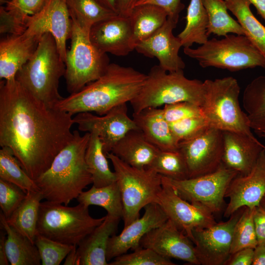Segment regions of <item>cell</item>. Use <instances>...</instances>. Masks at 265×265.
Listing matches in <instances>:
<instances>
[{
	"label": "cell",
	"mask_w": 265,
	"mask_h": 265,
	"mask_svg": "<svg viewBox=\"0 0 265 265\" xmlns=\"http://www.w3.org/2000/svg\"><path fill=\"white\" fill-rule=\"evenodd\" d=\"M73 114L37 99L16 79L0 82V146L35 181L71 140Z\"/></svg>",
	"instance_id": "6da1fadb"
},
{
	"label": "cell",
	"mask_w": 265,
	"mask_h": 265,
	"mask_svg": "<svg viewBox=\"0 0 265 265\" xmlns=\"http://www.w3.org/2000/svg\"><path fill=\"white\" fill-rule=\"evenodd\" d=\"M147 75L131 67L110 63L104 75L77 92L53 104L72 114L94 112L102 116L116 106L130 102L139 93Z\"/></svg>",
	"instance_id": "7a4b0ae2"
},
{
	"label": "cell",
	"mask_w": 265,
	"mask_h": 265,
	"mask_svg": "<svg viewBox=\"0 0 265 265\" xmlns=\"http://www.w3.org/2000/svg\"><path fill=\"white\" fill-rule=\"evenodd\" d=\"M73 134L49 168L35 181L46 200L68 205L93 183L85 160L90 133L81 135L74 131Z\"/></svg>",
	"instance_id": "3957f363"
},
{
	"label": "cell",
	"mask_w": 265,
	"mask_h": 265,
	"mask_svg": "<svg viewBox=\"0 0 265 265\" xmlns=\"http://www.w3.org/2000/svg\"><path fill=\"white\" fill-rule=\"evenodd\" d=\"M65 68L53 37L45 33L33 54L17 72L15 79L37 99L53 106L63 98L58 85Z\"/></svg>",
	"instance_id": "277c9868"
},
{
	"label": "cell",
	"mask_w": 265,
	"mask_h": 265,
	"mask_svg": "<svg viewBox=\"0 0 265 265\" xmlns=\"http://www.w3.org/2000/svg\"><path fill=\"white\" fill-rule=\"evenodd\" d=\"M204 93L203 81L187 78L183 70L168 72L156 65L151 68L140 92L130 103L133 112L182 102L201 106Z\"/></svg>",
	"instance_id": "5b68a950"
},
{
	"label": "cell",
	"mask_w": 265,
	"mask_h": 265,
	"mask_svg": "<svg viewBox=\"0 0 265 265\" xmlns=\"http://www.w3.org/2000/svg\"><path fill=\"white\" fill-rule=\"evenodd\" d=\"M203 84L204 97L200 107L210 127L254 137L247 115L240 106V88L237 80L227 77L206 80Z\"/></svg>",
	"instance_id": "8992f818"
},
{
	"label": "cell",
	"mask_w": 265,
	"mask_h": 265,
	"mask_svg": "<svg viewBox=\"0 0 265 265\" xmlns=\"http://www.w3.org/2000/svg\"><path fill=\"white\" fill-rule=\"evenodd\" d=\"M89 213V207H74L46 200L40 206L37 233L59 242L77 246L105 219Z\"/></svg>",
	"instance_id": "52a82bcc"
},
{
	"label": "cell",
	"mask_w": 265,
	"mask_h": 265,
	"mask_svg": "<svg viewBox=\"0 0 265 265\" xmlns=\"http://www.w3.org/2000/svg\"><path fill=\"white\" fill-rule=\"evenodd\" d=\"M184 53L202 68L213 67L230 71L256 67L265 69V55L243 35L213 38L195 49L184 48Z\"/></svg>",
	"instance_id": "ba28073f"
},
{
	"label": "cell",
	"mask_w": 265,
	"mask_h": 265,
	"mask_svg": "<svg viewBox=\"0 0 265 265\" xmlns=\"http://www.w3.org/2000/svg\"><path fill=\"white\" fill-rule=\"evenodd\" d=\"M106 156L112 164L121 191L124 210L122 218L126 227L139 217L142 209L156 203L162 188V177L150 168L132 166L111 152Z\"/></svg>",
	"instance_id": "9c48e42d"
},
{
	"label": "cell",
	"mask_w": 265,
	"mask_h": 265,
	"mask_svg": "<svg viewBox=\"0 0 265 265\" xmlns=\"http://www.w3.org/2000/svg\"><path fill=\"white\" fill-rule=\"evenodd\" d=\"M71 18V47L67 51L64 77L67 90L72 94L101 77L110 63L107 53L100 52L91 42L90 31Z\"/></svg>",
	"instance_id": "30bf717a"
},
{
	"label": "cell",
	"mask_w": 265,
	"mask_h": 265,
	"mask_svg": "<svg viewBox=\"0 0 265 265\" xmlns=\"http://www.w3.org/2000/svg\"><path fill=\"white\" fill-rule=\"evenodd\" d=\"M238 174L222 163L215 171L203 176L182 180L162 176L161 179L183 199L214 214L222 211L226 190Z\"/></svg>",
	"instance_id": "8fae6325"
},
{
	"label": "cell",
	"mask_w": 265,
	"mask_h": 265,
	"mask_svg": "<svg viewBox=\"0 0 265 265\" xmlns=\"http://www.w3.org/2000/svg\"><path fill=\"white\" fill-rule=\"evenodd\" d=\"M179 150L185 159L188 178L212 173L222 164L223 132L209 127L195 137L180 142Z\"/></svg>",
	"instance_id": "7c38bea8"
},
{
	"label": "cell",
	"mask_w": 265,
	"mask_h": 265,
	"mask_svg": "<svg viewBox=\"0 0 265 265\" xmlns=\"http://www.w3.org/2000/svg\"><path fill=\"white\" fill-rule=\"evenodd\" d=\"M244 208L238 209L226 221L193 231L191 240L200 265H224L230 255L235 226Z\"/></svg>",
	"instance_id": "4fadbf2b"
},
{
	"label": "cell",
	"mask_w": 265,
	"mask_h": 265,
	"mask_svg": "<svg viewBox=\"0 0 265 265\" xmlns=\"http://www.w3.org/2000/svg\"><path fill=\"white\" fill-rule=\"evenodd\" d=\"M73 121L78 124L80 131L98 134L106 155L111 152L129 131L138 129L132 118L128 115L127 103L118 105L100 116L92 112L79 113L73 118Z\"/></svg>",
	"instance_id": "5bb4252c"
},
{
	"label": "cell",
	"mask_w": 265,
	"mask_h": 265,
	"mask_svg": "<svg viewBox=\"0 0 265 265\" xmlns=\"http://www.w3.org/2000/svg\"><path fill=\"white\" fill-rule=\"evenodd\" d=\"M71 31L72 20L66 0H47L41 9L28 19L24 32L39 38L45 33L52 34L65 62L66 41L70 38Z\"/></svg>",
	"instance_id": "9a60e30c"
},
{
	"label": "cell",
	"mask_w": 265,
	"mask_h": 265,
	"mask_svg": "<svg viewBox=\"0 0 265 265\" xmlns=\"http://www.w3.org/2000/svg\"><path fill=\"white\" fill-rule=\"evenodd\" d=\"M156 203L162 209L169 219L191 240L192 232L209 228L217 222L213 214L181 197L168 184L162 182Z\"/></svg>",
	"instance_id": "2e32d148"
},
{
	"label": "cell",
	"mask_w": 265,
	"mask_h": 265,
	"mask_svg": "<svg viewBox=\"0 0 265 265\" xmlns=\"http://www.w3.org/2000/svg\"><path fill=\"white\" fill-rule=\"evenodd\" d=\"M265 194V149L261 152L251 172L238 174L231 182L225 193L229 199L224 216L229 218L241 208L251 209L260 206Z\"/></svg>",
	"instance_id": "e0dca14e"
},
{
	"label": "cell",
	"mask_w": 265,
	"mask_h": 265,
	"mask_svg": "<svg viewBox=\"0 0 265 265\" xmlns=\"http://www.w3.org/2000/svg\"><path fill=\"white\" fill-rule=\"evenodd\" d=\"M141 247L150 248L171 259L200 265L192 240L171 220L148 232L141 239Z\"/></svg>",
	"instance_id": "ac0fdd59"
},
{
	"label": "cell",
	"mask_w": 265,
	"mask_h": 265,
	"mask_svg": "<svg viewBox=\"0 0 265 265\" xmlns=\"http://www.w3.org/2000/svg\"><path fill=\"white\" fill-rule=\"evenodd\" d=\"M143 215L124 228L118 235L109 239L107 250V262L127 253L130 249L134 250L140 246L141 238L150 231L164 223L168 218L160 206L152 203L144 208Z\"/></svg>",
	"instance_id": "d6986e66"
},
{
	"label": "cell",
	"mask_w": 265,
	"mask_h": 265,
	"mask_svg": "<svg viewBox=\"0 0 265 265\" xmlns=\"http://www.w3.org/2000/svg\"><path fill=\"white\" fill-rule=\"evenodd\" d=\"M177 23L167 18L153 34L138 43L134 50L146 57L157 58L159 65L168 72L183 70L186 64L179 55L182 46L179 38L173 33Z\"/></svg>",
	"instance_id": "ffe728a7"
},
{
	"label": "cell",
	"mask_w": 265,
	"mask_h": 265,
	"mask_svg": "<svg viewBox=\"0 0 265 265\" xmlns=\"http://www.w3.org/2000/svg\"><path fill=\"white\" fill-rule=\"evenodd\" d=\"M89 37L102 53L124 56L134 50L129 17L117 14L94 25Z\"/></svg>",
	"instance_id": "44dd1931"
},
{
	"label": "cell",
	"mask_w": 265,
	"mask_h": 265,
	"mask_svg": "<svg viewBox=\"0 0 265 265\" xmlns=\"http://www.w3.org/2000/svg\"><path fill=\"white\" fill-rule=\"evenodd\" d=\"M223 138L222 163L238 175L249 173L265 146L255 136L239 132H223Z\"/></svg>",
	"instance_id": "7402d4cb"
},
{
	"label": "cell",
	"mask_w": 265,
	"mask_h": 265,
	"mask_svg": "<svg viewBox=\"0 0 265 265\" xmlns=\"http://www.w3.org/2000/svg\"><path fill=\"white\" fill-rule=\"evenodd\" d=\"M40 39L24 32L8 34L0 40V80L15 79L17 72L34 53Z\"/></svg>",
	"instance_id": "603a6c76"
},
{
	"label": "cell",
	"mask_w": 265,
	"mask_h": 265,
	"mask_svg": "<svg viewBox=\"0 0 265 265\" xmlns=\"http://www.w3.org/2000/svg\"><path fill=\"white\" fill-rule=\"evenodd\" d=\"M121 218L107 214L104 220L77 246L78 265H108L106 250Z\"/></svg>",
	"instance_id": "cb8c5ba5"
},
{
	"label": "cell",
	"mask_w": 265,
	"mask_h": 265,
	"mask_svg": "<svg viewBox=\"0 0 265 265\" xmlns=\"http://www.w3.org/2000/svg\"><path fill=\"white\" fill-rule=\"evenodd\" d=\"M132 119L146 138L159 150H179V142L165 119L162 108L150 107L133 112Z\"/></svg>",
	"instance_id": "d4e9b609"
},
{
	"label": "cell",
	"mask_w": 265,
	"mask_h": 265,
	"mask_svg": "<svg viewBox=\"0 0 265 265\" xmlns=\"http://www.w3.org/2000/svg\"><path fill=\"white\" fill-rule=\"evenodd\" d=\"M159 150L146 138L139 130L133 129L119 141L111 153L132 166L147 168Z\"/></svg>",
	"instance_id": "484cf974"
},
{
	"label": "cell",
	"mask_w": 265,
	"mask_h": 265,
	"mask_svg": "<svg viewBox=\"0 0 265 265\" xmlns=\"http://www.w3.org/2000/svg\"><path fill=\"white\" fill-rule=\"evenodd\" d=\"M47 0H12L0 6V33L21 34L28 19L39 12Z\"/></svg>",
	"instance_id": "4316f807"
},
{
	"label": "cell",
	"mask_w": 265,
	"mask_h": 265,
	"mask_svg": "<svg viewBox=\"0 0 265 265\" xmlns=\"http://www.w3.org/2000/svg\"><path fill=\"white\" fill-rule=\"evenodd\" d=\"M0 226L6 234L5 249L11 265H40L41 260L35 244L27 238L18 232L0 213Z\"/></svg>",
	"instance_id": "83f0119b"
},
{
	"label": "cell",
	"mask_w": 265,
	"mask_h": 265,
	"mask_svg": "<svg viewBox=\"0 0 265 265\" xmlns=\"http://www.w3.org/2000/svg\"><path fill=\"white\" fill-rule=\"evenodd\" d=\"M242 104L251 130L265 137V76L257 77L246 86Z\"/></svg>",
	"instance_id": "f1b7e54d"
},
{
	"label": "cell",
	"mask_w": 265,
	"mask_h": 265,
	"mask_svg": "<svg viewBox=\"0 0 265 265\" xmlns=\"http://www.w3.org/2000/svg\"><path fill=\"white\" fill-rule=\"evenodd\" d=\"M129 17L135 48L138 43L149 38L164 24L168 15L159 6L144 4L135 6Z\"/></svg>",
	"instance_id": "f546056e"
},
{
	"label": "cell",
	"mask_w": 265,
	"mask_h": 265,
	"mask_svg": "<svg viewBox=\"0 0 265 265\" xmlns=\"http://www.w3.org/2000/svg\"><path fill=\"white\" fill-rule=\"evenodd\" d=\"M42 194L39 190L26 192V197L7 219L9 225L34 243Z\"/></svg>",
	"instance_id": "4dcf8cb0"
},
{
	"label": "cell",
	"mask_w": 265,
	"mask_h": 265,
	"mask_svg": "<svg viewBox=\"0 0 265 265\" xmlns=\"http://www.w3.org/2000/svg\"><path fill=\"white\" fill-rule=\"evenodd\" d=\"M184 29L178 35L182 47H191L194 43L202 45L208 40V17L202 0H190L185 17Z\"/></svg>",
	"instance_id": "1f68e13d"
},
{
	"label": "cell",
	"mask_w": 265,
	"mask_h": 265,
	"mask_svg": "<svg viewBox=\"0 0 265 265\" xmlns=\"http://www.w3.org/2000/svg\"><path fill=\"white\" fill-rule=\"evenodd\" d=\"M79 203L86 206H98L105 209L107 214L123 218L124 210L121 191L116 181L110 185L83 191L77 198Z\"/></svg>",
	"instance_id": "d6a6232c"
},
{
	"label": "cell",
	"mask_w": 265,
	"mask_h": 265,
	"mask_svg": "<svg viewBox=\"0 0 265 265\" xmlns=\"http://www.w3.org/2000/svg\"><path fill=\"white\" fill-rule=\"evenodd\" d=\"M85 153V160L92 177L93 186L101 187L116 181L114 172L109 166L102 143L95 132H91Z\"/></svg>",
	"instance_id": "836d02e7"
},
{
	"label": "cell",
	"mask_w": 265,
	"mask_h": 265,
	"mask_svg": "<svg viewBox=\"0 0 265 265\" xmlns=\"http://www.w3.org/2000/svg\"><path fill=\"white\" fill-rule=\"evenodd\" d=\"M227 7L236 16L244 35L265 55V26L251 12L248 0H224Z\"/></svg>",
	"instance_id": "e575fe53"
},
{
	"label": "cell",
	"mask_w": 265,
	"mask_h": 265,
	"mask_svg": "<svg viewBox=\"0 0 265 265\" xmlns=\"http://www.w3.org/2000/svg\"><path fill=\"white\" fill-rule=\"evenodd\" d=\"M208 17L207 35L225 36L228 33L243 35V30L238 21L228 13L224 0H202Z\"/></svg>",
	"instance_id": "d590c367"
},
{
	"label": "cell",
	"mask_w": 265,
	"mask_h": 265,
	"mask_svg": "<svg viewBox=\"0 0 265 265\" xmlns=\"http://www.w3.org/2000/svg\"><path fill=\"white\" fill-rule=\"evenodd\" d=\"M71 18L90 31L95 24L117 14L96 0H66Z\"/></svg>",
	"instance_id": "8d00e7d4"
},
{
	"label": "cell",
	"mask_w": 265,
	"mask_h": 265,
	"mask_svg": "<svg viewBox=\"0 0 265 265\" xmlns=\"http://www.w3.org/2000/svg\"><path fill=\"white\" fill-rule=\"evenodd\" d=\"M0 179L16 185L26 192L39 190L35 181L25 171L7 147L0 150Z\"/></svg>",
	"instance_id": "74e56055"
},
{
	"label": "cell",
	"mask_w": 265,
	"mask_h": 265,
	"mask_svg": "<svg viewBox=\"0 0 265 265\" xmlns=\"http://www.w3.org/2000/svg\"><path fill=\"white\" fill-rule=\"evenodd\" d=\"M150 168L162 176L182 180L188 178V170L184 157L177 151L159 150L150 166Z\"/></svg>",
	"instance_id": "f35d334b"
},
{
	"label": "cell",
	"mask_w": 265,
	"mask_h": 265,
	"mask_svg": "<svg viewBox=\"0 0 265 265\" xmlns=\"http://www.w3.org/2000/svg\"><path fill=\"white\" fill-rule=\"evenodd\" d=\"M255 208L245 207L234 229L230 254L245 248L254 249L258 245L254 222Z\"/></svg>",
	"instance_id": "ab89813d"
},
{
	"label": "cell",
	"mask_w": 265,
	"mask_h": 265,
	"mask_svg": "<svg viewBox=\"0 0 265 265\" xmlns=\"http://www.w3.org/2000/svg\"><path fill=\"white\" fill-rule=\"evenodd\" d=\"M34 244L38 250L42 265H60L74 246L52 240L38 233Z\"/></svg>",
	"instance_id": "60d3db41"
},
{
	"label": "cell",
	"mask_w": 265,
	"mask_h": 265,
	"mask_svg": "<svg viewBox=\"0 0 265 265\" xmlns=\"http://www.w3.org/2000/svg\"><path fill=\"white\" fill-rule=\"evenodd\" d=\"M170 259L150 248L140 247L115 258L108 265H175Z\"/></svg>",
	"instance_id": "b9f144b4"
},
{
	"label": "cell",
	"mask_w": 265,
	"mask_h": 265,
	"mask_svg": "<svg viewBox=\"0 0 265 265\" xmlns=\"http://www.w3.org/2000/svg\"><path fill=\"white\" fill-rule=\"evenodd\" d=\"M169 124L174 136L179 142L193 138L210 127L203 116L188 118Z\"/></svg>",
	"instance_id": "7bdbcfd3"
},
{
	"label": "cell",
	"mask_w": 265,
	"mask_h": 265,
	"mask_svg": "<svg viewBox=\"0 0 265 265\" xmlns=\"http://www.w3.org/2000/svg\"><path fill=\"white\" fill-rule=\"evenodd\" d=\"M26 192L16 185L0 179V207L8 218L26 197Z\"/></svg>",
	"instance_id": "ee69618b"
},
{
	"label": "cell",
	"mask_w": 265,
	"mask_h": 265,
	"mask_svg": "<svg viewBox=\"0 0 265 265\" xmlns=\"http://www.w3.org/2000/svg\"><path fill=\"white\" fill-rule=\"evenodd\" d=\"M162 111L165 119L169 123L203 116L200 106L187 102L165 105Z\"/></svg>",
	"instance_id": "f6af8a7d"
},
{
	"label": "cell",
	"mask_w": 265,
	"mask_h": 265,
	"mask_svg": "<svg viewBox=\"0 0 265 265\" xmlns=\"http://www.w3.org/2000/svg\"><path fill=\"white\" fill-rule=\"evenodd\" d=\"M144 4H154L160 7L167 12L168 18L177 23L180 13L185 8V5L181 0H141L135 6Z\"/></svg>",
	"instance_id": "bcb514c9"
},
{
	"label": "cell",
	"mask_w": 265,
	"mask_h": 265,
	"mask_svg": "<svg viewBox=\"0 0 265 265\" xmlns=\"http://www.w3.org/2000/svg\"><path fill=\"white\" fill-rule=\"evenodd\" d=\"M254 249L245 248L230 254L224 265H250L253 262Z\"/></svg>",
	"instance_id": "7dc6e473"
},
{
	"label": "cell",
	"mask_w": 265,
	"mask_h": 265,
	"mask_svg": "<svg viewBox=\"0 0 265 265\" xmlns=\"http://www.w3.org/2000/svg\"><path fill=\"white\" fill-rule=\"evenodd\" d=\"M254 222L258 244H265V209L261 206L255 209Z\"/></svg>",
	"instance_id": "c3c4849f"
},
{
	"label": "cell",
	"mask_w": 265,
	"mask_h": 265,
	"mask_svg": "<svg viewBox=\"0 0 265 265\" xmlns=\"http://www.w3.org/2000/svg\"><path fill=\"white\" fill-rule=\"evenodd\" d=\"M141 0H118V14L129 17L133 8Z\"/></svg>",
	"instance_id": "681fc988"
},
{
	"label": "cell",
	"mask_w": 265,
	"mask_h": 265,
	"mask_svg": "<svg viewBox=\"0 0 265 265\" xmlns=\"http://www.w3.org/2000/svg\"><path fill=\"white\" fill-rule=\"evenodd\" d=\"M252 265H265V244H258L254 249Z\"/></svg>",
	"instance_id": "f907efd6"
},
{
	"label": "cell",
	"mask_w": 265,
	"mask_h": 265,
	"mask_svg": "<svg viewBox=\"0 0 265 265\" xmlns=\"http://www.w3.org/2000/svg\"><path fill=\"white\" fill-rule=\"evenodd\" d=\"M3 232H0V265H7L9 261L7 258L6 249H5V240L6 237Z\"/></svg>",
	"instance_id": "816d5d0a"
},
{
	"label": "cell",
	"mask_w": 265,
	"mask_h": 265,
	"mask_svg": "<svg viewBox=\"0 0 265 265\" xmlns=\"http://www.w3.org/2000/svg\"><path fill=\"white\" fill-rule=\"evenodd\" d=\"M64 265H78L77 246H74L67 255L64 263Z\"/></svg>",
	"instance_id": "f5cc1de1"
},
{
	"label": "cell",
	"mask_w": 265,
	"mask_h": 265,
	"mask_svg": "<svg viewBox=\"0 0 265 265\" xmlns=\"http://www.w3.org/2000/svg\"><path fill=\"white\" fill-rule=\"evenodd\" d=\"M256 8L258 13L265 20V0H248Z\"/></svg>",
	"instance_id": "db71d44e"
},
{
	"label": "cell",
	"mask_w": 265,
	"mask_h": 265,
	"mask_svg": "<svg viewBox=\"0 0 265 265\" xmlns=\"http://www.w3.org/2000/svg\"><path fill=\"white\" fill-rule=\"evenodd\" d=\"M106 8L118 14V0H96Z\"/></svg>",
	"instance_id": "11a10c76"
},
{
	"label": "cell",
	"mask_w": 265,
	"mask_h": 265,
	"mask_svg": "<svg viewBox=\"0 0 265 265\" xmlns=\"http://www.w3.org/2000/svg\"><path fill=\"white\" fill-rule=\"evenodd\" d=\"M260 206L265 209V194L261 201Z\"/></svg>",
	"instance_id": "9f6ffc18"
},
{
	"label": "cell",
	"mask_w": 265,
	"mask_h": 265,
	"mask_svg": "<svg viewBox=\"0 0 265 265\" xmlns=\"http://www.w3.org/2000/svg\"><path fill=\"white\" fill-rule=\"evenodd\" d=\"M12 0H0V4H4V3H7L8 2Z\"/></svg>",
	"instance_id": "6f0895ef"
}]
</instances>
